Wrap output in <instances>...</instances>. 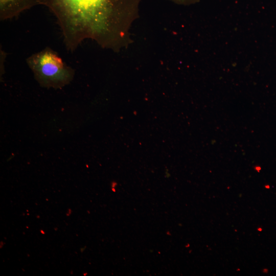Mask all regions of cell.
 <instances>
[{
    "label": "cell",
    "mask_w": 276,
    "mask_h": 276,
    "mask_svg": "<svg viewBox=\"0 0 276 276\" xmlns=\"http://www.w3.org/2000/svg\"><path fill=\"white\" fill-rule=\"evenodd\" d=\"M41 232H42V234H44L43 231L42 232V231H41Z\"/></svg>",
    "instance_id": "5b68a950"
},
{
    "label": "cell",
    "mask_w": 276,
    "mask_h": 276,
    "mask_svg": "<svg viewBox=\"0 0 276 276\" xmlns=\"http://www.w3.org/2000/svg\"><path fill=\"white\" fill-rule=\"evenodd\" d=\"M141 0H42L56 17L68 48L84 40L111 43L117 23L134 14Z\"/></svg>",
    "instance_id": "6da1fadb"
},
{
    "label": "cell",
    "mask_w": 276,
    "mask_h": 276,
    "mask_svg": "<svg viewBox=\"0 0 276 276\" xmlns=\"http://www.w3.org/2000/svg\"><path fill=\"white\" fill-rule=\"evenodd\" d=\"M176 4L182 5H190L195 4L199 0H170Z\"/></svg>",
    "instance_id": "277c9868"
},
{
    "label": "cell",
    "mask_w": 276,
    "mask_h": 276,
    "mask_svg": "<svg viewBox=\"0 0 276 276\" xmlns=\"http://www.w3.org/2000/svg\"><path fill=\"white\" fill-rule=\"evenodd\" d=\"M38 83L42 86L61 88L73 79L74 71L56 52L46 48L27 59Z\"/></svg>",
    "instance_id": "7a4b0ae2"
},
{
    "label": "cell",
    "mask_w": 276,
    "mask_h": 276,
    "mask_svg": "<svg viewBox=\"0 0 276 276\" xmlns=\"http://www.w3.org/2000/svg\"><path fill=\"white\" fill-rule=\"evenodd\" d=\"M42 0H0L2 20L12 18L34 6L41 5Z\"/></svg>",
    "instance_id": "3957f363"
}]
</instances>
